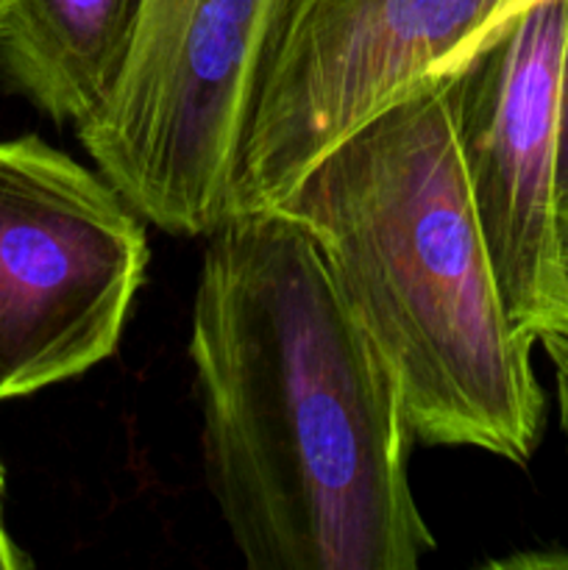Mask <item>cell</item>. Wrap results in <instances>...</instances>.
<instances>
[{"instance_id": "6da1fadb", "label": "cell", "mask_w": 568, "mask_h": 570, "mask_svg": "<svg viewBox=\"0 0 568 570\" xmlns=\"http://www.w3.org/2000/svg\"><path fill=\"white\" fill-rule=\"evenodd\" d=\"M206 488L254 570H415L399 384L321 248L282 209L206 234L189 317Z\"/></svg>"}, {"instance_id": "7a4b0ae2", "label": "cell", "mask_w": 568, "mask_h": 570, "mask_svg": "<svg viewBox=\"0 0 568 570\" xmlns=\"http://www.w3.org/2000/svg\"><path fill=\"white\" fill-rule=\"evenodd\" d=\"M273 209L310 232L399 384L412 440L527 465L538 340L510 321L462 170L451 78L323 156Z\"/></svg>"}, {"instance_id": "3957f363", "label": "cell", "mask_w": 568, "mask_h": 570, "mask_svg": "<svg viewBox=\"0 0 568 570\" xmlns=\"http://www.w3.org/2000/svg\"><path fill=\"white\" fill-rule=\"evenodd\" d=\"M290 0H143L84 150L145 223L206 237L234 215L256 89Z\"/></svg>"}, {"instance_id": "277c9868", "label": "cell", "mask_w": 568, "mask_h": 570, "mask_svg": "<svg viewBox=\"0 0 568 570\" xmlns=\"http://www.w3.org/2000/svg\"><path fill=\"white\" fill-rule=\"evenodd\" d=\"M148 259L145 220L104 173L37 134L0 139V404L109 360Z\"/></svg>"}, {"instance_id": "5b68a950", "label": "cell", "mask_w": 568, "mask_h": 570, "mask_svg": "<svg viewBox=\"0 0 568 570\" xmlns=\"http://www.w3.org/2000/svg\"><path fill=\"white\" fill-rule=\"evenodd\" d=\"M499 0H290L239 159L234 212L271 209L351 134L482 50Z\"/></svg>"}, {"instance_id": "8992f818", "label": "cell", "mask_w": 568, "mask_h": 570, "mask_svg": "<svg viewBox=\"0 0 568 570\" xmlns=\"http://www.w3.org/2000/svg\"><path fill=\"white\" fill-rule=\"evenodd\" d=\"M568 0L518 17L451 78L462 170L510 321L532 334L555 306L560 89Z\"/></svg>"}, {"instance_id": "52a82bcc", "label": "cell", "mask_w": 568, "mask_h": 570, "mask_svg": "<svg viewBox=\"0 0 568 570\" xmlns=\"http://www.w3.org/2000/svg\"><path fill=\"white\" fill-rule=\"evenodd\" d=\"M143 0H0V72L53 122L78 131L104 106Z\"/></svg>"}, {"instance_id": "ba28073f", "label": "cell", "mask_w": 568, "mask_h": 570, "mask_svg": "<svg viewBox=\"0 0 568 570\" xmlns=\"http://www.w3.org/2000/svg\"><path fill=\"white\" fill-rule=\"evenodd\" d=\"M535 337H538V345L543 348L551 373H555L557 412H560V426L568 438V332L551 326V323H543Z\"/></svg>"}, {"instance_id": "9c48e42d", "label": "cell", "mask_w": 568, "mask_h": 570, "mask_svg": "<svg viewBox=\"0 0 568 570\" xmlns=\"http://www.w3.org/2000/svg\"><path fill=\"white\" fill-rule=\"evenodd\" d=\"M568 198V39L566 59H562V89H560V170H557V204Z\"/></svg>"}, {"instance_id": "30bf717a", "label": "cell", "mask_w": 568, "mask_h": 570, "mask_svg": "<svg viewBox=\"0 0 568 570\" xmlns=\"http://www.w3.org/2000/svg\"><path fill=\"white\" fill-rule=\"evenodd\" d=\"M555 245H557V278H560V293H557L555 306L568 298V198L557 204V226H555ZM551 306V309H555Z\"/></svg>"}, {"instance_id": "8fae6325", "label": "cell", "mask_w": 568, "mask_h": 570, "mask_svg": "<svg viewBox=\"0 0 568 570\" xmlns=\"http://www.w3.org/2000/svg\"><path fill=\"white\" fill-rule=\"evenodd\" d=\"M26 566L28 560L22 557V551L17 549L14 540L6 534V529H0V570H20Z\"/></svg>"}, {"instance_id": "7c38bea8", "label": "cell", "mask_w": 568, "mask_h": 570, "mask_svg": "<svg viewBox=\"0 0 568 570\" xmlns=\"http://www.w3.org/2000/svg\"><path fill=\"white\" fill-rule=\"evenodd\" d=\"M543 323H551V326H557V328H562V332H568V298L560 301V304H557L555 309H551L549 315H546L543 321L538 323V328L543 326ZM538 328H535V332H538Z\"/></svg>"}, {"instance_id": "4fadbf2b", "label": "cell", "mask_w": 568, "mask_h": 570, "mask_svg": "<svg viewBox=\"0 0 568 570\" xmlns=\"http://www.w3.org/2000/svg\"><path fill=\"white\" fill-rule=\"evenodd\" d=\"M0 529H3V471H0Z\"/></svg>"}]
</instances>
